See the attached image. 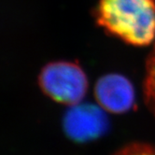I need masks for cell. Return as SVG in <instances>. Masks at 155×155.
I'll use <instances>...</instances> for the list:
<instances>
[{
    "label": "cell",
    "instance_id": "obj_1",
    "mask_svg": "<svg viewBox=\"0 0 155 155\" xmlns=\"http://www.w3.org/2000/svg\"><path fill=\"white\" fill-rule=\"evenodd\" d=\"M97 25L134 46H148L155 38V0H99Z\"/></svg>",
    "mask_w": 155,
    "mask_h": 155
},
{
    "label": "cell",
    "instance_id": "obj_2",
    "mask_svg": "<svg viewBox=\"0 0 155 155\" xmlns=\"http://www.w3.org/2000/svg\"><path fill=\"white\" fill-rule=\"evenodd\" d=\"M38 83L46 95L61 104H80L86 94L88 80L79 64L71 62H53L42 68Z\"/></svg>",
    "mask_w": 155,
    "mask_h": 155
},
{
    "label": "cell",
    "instance_id": "obj_3",
    "mask_svg": "<svg viewBox=\"0 0 155 155\" xmlns=\"http://www.w3.org/2000/svg\"><path fill=\"white\" fill-rule=\"evenodd\" d=\"M100 106L77 104L64 117V129L72 140L85 142L98 138L107 132L108 120Z\"/></svg>",
    "mask_w": 155,
    "mask_h": 155
},
{
    "label": "cell",
    "instance_id": "obj_4",
    "mask_svg": "<svg viewBox=\"0 0 155 155\" xmlns=\"http://www.w3.org/2000/svg\"><path fill=\"white\" fill-rule=\"evenodd\" d=\"M96 100L106 111L120 114L134 107L135 90L130 81L120 74H107L98 80L94 87Z\"/></svg>",
    "mask_w": 155,
    "mask_h": 155
},
{
    "label": "cell",
    "instance_id": "obj_5",
    "mask_svg": "<svg viewBox=\"0 0 155 155\" xmlns=\"http://www.w3.org/2000/svg\"><path fill=\"white\" fill-rule=\"evenodd\" d=\"M143 93L145 103L155 117V44L146 61Z\"/></svg>",
    "mask_w": 155,
    "mask_h": 155
},
{
    "label": "cell",
    "instance_id": "obj_6",
    "mask_svg": "<svg viewBox=\"0 0 155 155\" xmlns=\"http://www.w3.org/2000/svg\"><path fill=\"white\" fill-rule=\"evenodd\" d=\"M113 155H155V145L149 143H130Z\"/></svg>",
    "mask_w": 155,
    "mask_h": 155
}]
</instances>
